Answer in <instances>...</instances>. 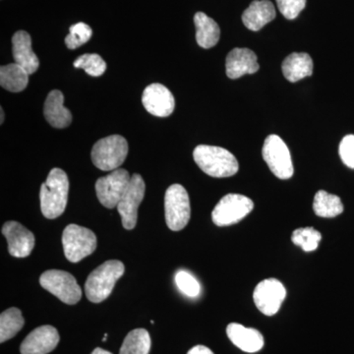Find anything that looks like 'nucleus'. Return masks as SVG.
I'll use <instances>...</instances> for the list:
<instances>
[{
	"label": "nucleus",
	"mask_w": 354,
	"mask_h": 354,
	"mask_svg": "<svg viewBox=\"0 0 354 354\" xmlns=\"http://www.w3.org/2000/svg\"><path fill=\"white\" fill-rule=\"evenodd\" d=\"M68 192L69 180L65 171L58 167L51 169L39 192L41 213L46 218L55 220L64 213Z\"/></svg>",
	"instance_id": "nucleus-1"
},
{
	"label": "nucleus",
	"mask_w": 354,
	"mask_h": 354,
	"mask_svg": "<svg viewBox=\"0 0 354 354\" xmlns=\"http://www.w3.org/2000/svg\"><path fill=\"white\" fill-rule=\"evenodd\" d=\"M286 297L285 286L276 279H267L261 281L253 293L254 304L266 316L278 313Z\"/></svg>",
	"instance_id": "nucleus-12"
},
{
	"label": "nucleus",
	"mask_w": 354,
	"mask_h": 354,
	"mask_svg": "<svg viewBox=\"0 0 354 354\" xmlns=\"http://www.w3.org/2000/svg\"><path fill=\"white\" fill-rule=\"evenodd\" d=\"M254 203L241 194H227L216 205L212 220L218 227H227L243 220L252 212Z\"/></svg>",
	"instance_id": "nucleus-8"
},
{
	"label": "nucleus",
	"mask_w": 354,
	"mask_h": 354,
	"mask_svg": "<svg viewBox=\"0 0 354 354\" xmlns=\"http://www.w3.org/2000/svg\"><path fill=\"white\" fill-rule=\"evenodd\" d=\"M75 68L85 70L88 75L100 77L106 72V64L97 53H86L77 58L74 62Z\"/></svg>",
	"instance_id": "nucleus-28"
},
{
	"label": "nucleus",
	"mask_w": 354,
	"mask_h": 354,
	"mask_svg": "<svg viewBox=\"0 0 354 354\" xmlns=\"http://www.w3.org/2000/svg\"><path fill=\"white\" fill-rule=\"evenodd\" d=\"M279 10L288 20H293L306 6V0H276Z\"/></svg>",
	"instance_id": "nucleus-31"
},
{
	"label": "nucleus",
	"mask_w": 354,
	"mask_h": 354,
	"mask_svg": "<svg viewBox=\"0 0 354 354\" xmlns=\"http://www.w3.org/2000/svg\"><path fill=\"white\" fill-rule=\"evenodd\" d=\"M129 172L124 169H118L106 176L101 177L95 183V192L102 206L108 209L118 207L121 198L129 186Z\"/></svg>",
	"instance_id": "nucleus-10"
},
{
	"label": "nucleus",
	"mask_w": 354,
	"mask_h": 354,
	"mask_svg": "<svg viewBox=\"0 0 354 354\" xmlns=\"http://www.w3.org/2000/svg\"><path fill=\"white\" fill-rule=\"evenodd\" d=\"M97 245V236L88 228L74 223L64 228L62 246L65 257L69 262H80L84 258L94 253Z\"/></svg>",
	"instance_id": "nucleus-5"
},
{
	"label": "nucleus",
	"mask_w": 354,
	"mask_h": 354,
	"mask_svg": "<svg viewBox=\"0 0 354 354\" xmlns=\"http://www.w3.org/2000/svg\"><path fill=\"white\" fill-rule=\"evenodd\" d=\"M145 191L146 185L143 177L138 174H133L127 190L116 207L125 230H131L136 227L138 209L145 196Z\"/></svg>",
	"instance_id": "nucleus-11"
},
{
	"label": "nucleus",
	"mask_w": 354,
	"mask_h": 354,
	"mask_svg": "<svg viewBox=\"0 0 354 354\" xmlns=\"http://www.w3.org/2000/svg\"><path fill=\"white\" fill-rule=\"evenodd\" d=\"M0 113H1V118H0V123H3V121H4V111H3V109L2 108H0Z\"/></svg>",
	"instance_id": "nucleus-35"
},
{
	"label": "nucleus",
	"mask_w": 354,
	"mask_h": 354,
	"mask_svg": "<svg viewBox=\"0 0 354 354\" xmlns=\"http://www.w3.org/2000/svg\"><path fill=\"white\" fill-rule=\"evenodd\" d=\"M142 104L149 113L158 118H167L176 108V101L171 91L158 83L151 84L144 90Z\"/></svg>",
	"instance_id": "nucleus-14"
},
{
	"label": "nucleus",
	"mask_w": 354,
	"mask_h": 354,
	"mask_svg": "<svg viewBox=\"0 0 354 354\" xmlns=\"http://www.w3.org/2000/svg\"><path fill=\"white\" fill-rule=\"evenodd\" d=\"M29 75L22 66L15 62L2 65L0 67V85L9 92H22L29 83Z\"/></svg>",
	"instance_id": "nucleus-23"
},
{
	"label": "nucleus",
	"mask_w": 354,
	"mask_h": 354,
	"mask_svg": "<svg viewBox=\"0 0 354 354\" xmlns=\"http://www.w3.org/2000/svg\"><path fill=\"white\" fill-rule=\"evenodd\" d=\"M150 334L145 329H135L127 335L120 354H149L151 351Z\"/></svg>",
	"instance_id": "nucleus-26"
},
{
	"label": "nucleus",
	"mask_w": 354,
	"mask_h": 354,
	"mask_svg": "<svg viewBox=\"0 0 354 354\" xmlns=\"http://www.w3.org/2000/svg\"><path fill=\"white\" fill-rule=\"evenodd\" d=\"M227 334L232 344L245 353H257L264 346V337L259 330L245 328L241 324H230L227 328Z\"/></svg>",
	"instance_id": "nucleus-17"
},
{
	"label": "nucleus",
	"mask_w": 354,
	"mask_h": 354,
	"mask_svg": "<svg viewBox=\"0 0 354 354\" xmlns=\"http://www.w3.org/2000/svg\"><path fill=\"white\" fill-rule=\"evenodd\" d=\"M263 158L272 174L279 179L293 176V165L288 146L278 135H270L263 146Z\"/></svg>",
	"instance_id": "nucleus-9"
},
{
	"label": "nucleus",
	"mask_w": 354,
	"mask_h": 354,
	"mask_svg": "<svg viewBox=\"0 0 354 354\" xmlns=\"http://www.w3.org/2000/svg\"><path fill=\"white\" fill-rule=\"evenodd\" d=\"M124 271V264L118 260L106 261L95 268L86 281V297L93 304L104 301L111 295L116 281L123 276Z\"/></svg>",
	"instance_id": "nucleus-3"
},
{
	"label": "nucleus",
	"mask_w": 354,
	"mask_h": 354,
	"mask_svg": "<svg viewBox=\"0 0 354 354\" xmlns=\"http://www.w3.org/2000/svg\"><path fill=\"white\" fill-rule=\"evenodd\" d=\"M106 337H108V334L104 335V339H102V342H106Z\"/></svg>",
	"instance_id": "nucleus-36"
},
{
	"label": "nucleus",
	"mask_w": 354,
	"mask_h": 354,
	"mask_svg": "<svg viewBox=\"0 0 354 354\" xmlns=\"http://www.w3.org/2000/svg\"><path fill=\"white\" fill-rule=\"evenodd\" d=\"M91 354H113L111 353H109V351H104V349L97 348L94 349V351H93Z\"/></svg>",
	"instance_id": "nucleus-34"
},
{
	"label": "nucleus",
	"mask_w": 354,
	"mask_h": 354,
	"mask_svg": "<svg viewBox=\"0 0 354 354\" xmlns=\"http://www.w3.org/2000/svg\"><path fill=\"white\" fill-rule=\"evenodd\" d=\"M197 44L203 48H214L220 41L221 30L215 20L206 14L198 12L194 16Z\"/></svg>",
	"instance_id": "nucleus-22"
},
{
	"label": "nucleus",
	"mask_w": 354,
	"mask_h": 354,
	"mask_svg": "<svg viewBox=\"0 0 354 354\" xmlns=\"http://www.w3.org/2000/svg\"><path fill=\"white\" fill-rule=\"evenodd\" d=\"M39 283L44 290L68 305L78 304L82 297V290L70 272L48 270L41 274Z\"/></svg>",
	"instance_id": "nucleus-7"
},
{
	"label": "nucleus",
	"mask_w": 354,
	"mask_h": 354,
	"mask_svg": "<svg viewBox=\"0 0 354 354\" xmlns=\"http://www.w3.org/2000/svg\"><path fill=\"white\" fill-rule=\"evenodd\" d=\"M339 156L346 167L354 169V135H348L342 140Z\"/></svg>",
	"instance_id": "nucleus-32"
},
{
	"label": "nucleus",
	"mask_w": 354,
	"mask_h": 354,
	"mask_svg": "<svg viewBox=\"0 0 354 354\" xmlns=\"http://www.w3.org/2000/svg\"><path fill=\"white\" fill-rule=\"evenodd\" d=\"M281 70L286 80L295 83L313 74V60L308 53H293L283 60Z\"/></svg>",
	"instance_id": "nucleus-21"
},
{
	"label": "nucleus",
	"mask_w": 354,
	"mask_h": 354,
	"mask_svg": "<svg viewBox=\"0 0 354 354\" xmlns=\"http://www.w3.org/2000/svg\"><path fill=\"white\" fill-rule=\"evenodd\" d=\"M22 312L15 307L6 310L0 315V342L12 339L24 327Z\"/></svg>",
	"instance_id": "nucleus-25"
},
{
	"label": "nucleus",
	"mask_w": 354,
	"mask_h": 354,
	"mask_svg": "<svg viewBox=\"0 0 354 354\" xmlns=\"http://www.w3.org/2000/svg\"><path fill=\"white\" fill-rule=\"evenodd\" d=\"M64 95L60 91H51L44 102V115L55 128L68 127L72 122V113L64 106Z\"/></svg>",
	"instance_id": "nucleus-19"
},
{
	"label": "nucleus",
	"mask_w": 354,
	"mask_h": 354,
	"mask_svg": "<svg viewBox=\"0 0 354 354\" xmlns=\"http://www.w3.org/2000/svg\"><path fill=\"white\" fill-rule=\"evenodd\" d=\"M14 62L31 75L39 69V60L32 50L31 36L25 31H18L12 38Z\"/></svg>",
	"instance_id": "nucleus-18"
},
{
	"label": "nucleus",
	"mask_w": 354,
	"mask_h": 354,
	"mask_svg": "<svg viewBox=\"0 0 354 354\" xmlns=\"http://www.w3.org/2000/svg\"><path fill=\"white\" fill-rule=\"evenodd\" d=\"M198 167L212 177H230L239 169L236 158L230 151L221 147L199 145L193 152Z\"/></svg>",
	"instance_id": "nucleus-2"
},
{
	"label": "nucleus",
	"mask_w": 354,
	"mask_h": 354,
	"mask_svg": "<svg viewBox=\"0 0 354 354\" xmlns=\"http://www.w3.org/2000/svg\"><path fill=\"white\" fill-rule=\"evenodd\" d=\"M165 223L172 232H179L190 221V200L187 191L180 184L167 188L165 195Z\"/></svg>",
	"instance_id": "nucleus-6"
},
{
	"label": "nucleus",
	"mask_w": 354,
	"mask_h": 354,
	"mask_svg": "<svg viewBox=\"0 0 354 354\" xmlns=\"http://www.w3.org/2000/svg\"><path fill=\"white\" fill-rule=\"evenodd\" d=\"M274 18L276 9L269 0H255L242 14L243 24L253 32L260 31Z\"/></svg>",
	"instance_id": "nucleus-20"
},
{
	"label": "nucleus",
	"mask_w": 354,
	"mask_h": 354,
	"mask_svg": "<svg viewBox=\"0 0 354 354\" xmlns=\"http://www.w3.org/2000/svg\"><path fill=\"white\" fill-rule=\"evenodd\" d=\"M59 334L55 327L41 326L32 330L21 344V354H48L57 348Z\"/></svg>",
	"instance_id": "nucleus-15"
},
{
	"label": "nucleus",
	"mask_w": 354,
	"mask_h": 354,
	"mask_svg": "<svg viewBox=\"0 0 354 354\" xmlns=\"http://www.w3.org/2000/svg\"><path fill=\"white\" fill-rule=\"evenodd\" d=\"M128 155V143L120 135H111L99 140L91 153L93 164L104 171L118 169Z\"/></svg>",
	"instance_id": "nucleus-4"
},
{
	"label": "nucleus",
	"mask_w": 354,
	"mask_h": 354,
	"mask_svg": "<svg viewBox=\"0 0 354 354\" xmlns=\"http://www.w3.org/2000/svg\"><path fill=\"white\" fill-rule=\"evenodd\" d=\"M187 354H214V353L207 346H196L191 348Z\"/></svg>",
	"instance_id": "nucleus-33"
},
{
	"label": "nucleus",
	"mask_w": 354,
	"mask_h": 354,
	"mask_svg": "<svg viewBox=\"0 0 354 354\" xmlns=\"http://www.w3.org/2000/svg\"><path fill=\"white\" fill-rule=\"evenodd\" d=\"M2 234L8 244L9 254L15 258H26L32 253L36 239L32 232L17 221H9L2 227Z\"/></svg>",
	"instance_id": "nucleus-13"
},
{
	"label": "nucleus",
	"mask_w": 354,
	"mask_h": 354,
	"mask_svg": "<svg viewBox=\"0 0 354 354\" xmlns=\"http://www.w3.org/2000/svg\"><path fill=\"white\" fill-rule=\"evenodd\" d=\"M313 209L316 215L321 218H335L344 212V205L337 195L320 190L314 198Z\"/></svg>",
	"instance_id": "nucleus-24"
},
{
	"label": "nucleus",
	"mask_w": 354,
	"mask_h": 354,
	"mask_svg": "<svg viewBox=\"0 0 354 354\" xmlns=\"http://www.w3.org/2000/svg\"><path fill=\"white\" fill-rule=\"evenodd\" d=\"M257 55L249 48H234L225 60L227 75L230 79H239L246 74H254L259 70Z\"/></svg>",
	"instance_id": "nucleus-16"
},
{
	"label": "nucleus",
	"mask_w": 354,
	"mask_h": 354,
	"mask_svg": "<svg viewBox=\"0 0 354 354\" xmlns=\"http://www.w3.org/2000/svg\"><path fill=\"white\" fill-rule=\"evenodd\" d=\"M322 235L313 227L297 228L291 235V241L301 247L305 252H312L318 248Z\"/></svg>",
	"instance_id": "nucleus-27"
},
{
	"label": "nucleus",
	"mask_w": 354,
	"mask_h": 354,
	"mask_svg": "<svg viewBox=\"0 0 354 354\" xmlns=\"http://www.w3.org/2000/svg\"><path fill=\"white\" fill-rule=\"evenodd\" d=\"M176 283L178 290L188 297H197L200 295L201 286L198 283L197 279L188 272L181 270L177 272Z\"/></svg>",
	"instance_id": "nucleus-30"
},
{
	"label": "nucleus",
	"mask_w": 354,
	"mask_h": 354,
	"mask_svg": "<svg viewBox=\"0 0 354 354\" xmlns=\"http://www.w3.org/2000/svg\"><path fill=\"white\" fill-rule=\"evenodd\" d=\"M92 35L93 31L90 26L83 22L77 23L70 27L69 35L65 38V44L69 50H75L88 43L92 38Z\"/></svg>",
	"instance_id": "nucleus-29"
}]
</instances>
